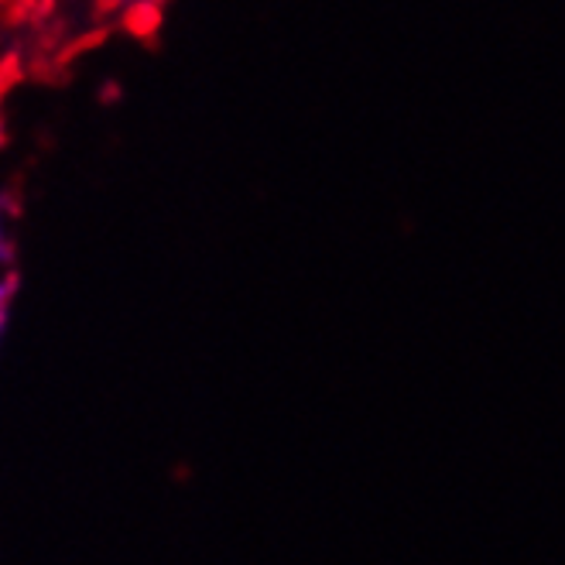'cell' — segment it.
<instances>
[{
  "mask_svg": "<svg viewBox=\"0 0 565 565\" xmlns=\"http://www.w3.org/2000/svg\"><path fill=\"white\" fill-rule=\"evenodd\" d=\"M18 291V275H4L0 278V326H4V316H8V306H11V298Z\"/></svg>",
  "mask_w": 565,
  "mask_h": 565,
  "instance_id": "cell-1",
  "label": "cell"
},
{
  "mask_svg": "<svg viewBox=\"0 0 565 565\" xmlns=\"http://www.w3.org/2000/svg\"><path fill=\"white\" fill-rule=\"evenodd\" d=\"M0 141H4V130H0Z\"/></svg>",
  "mask_w": 565,
  "mask_h": 565,
  "instance_id": "cell-2",
  "label": "cell"
}]
</instances>
